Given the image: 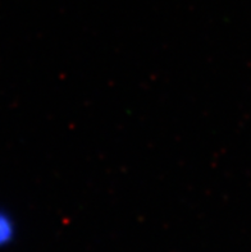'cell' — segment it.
Masks as SVG:
<instances>
[{
	"label": "cell",
	"instance_id": "1",
	"mask_svg": "<svg viewBox=\"0 0 251 252\" xmlns=\"http://www.w3.org/2000/svg\"><path fill=\"white\" fill-rule=\"evenodd\" d=\"M16 237V223L12 215L4 209H0V247L9 245Z\"/></svg>",
	"mask_w": 251,
	"mask_h": 252
}]
</instances>
